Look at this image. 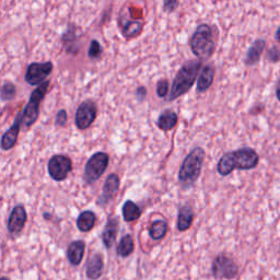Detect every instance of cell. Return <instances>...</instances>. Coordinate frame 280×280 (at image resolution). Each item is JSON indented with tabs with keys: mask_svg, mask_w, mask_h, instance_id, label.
Wrapping results in <instances>:
<instances>
[{
	"mask_svg": "<svg viewBox=\"0 0 280 280\" xmlns=\"http://www.w3.org/2000/svg\"><path fill=\"white\" fill-rule=\"evenodd\" d=\"M260 157L252 148L244 147L241 149L227 152L223 154L218 162L217 170L218 173L222 176L229 175L232 171L239 170H251L259 166Z\"/></svg>",
	"mask_w": 280,
	"mask_h": 280,
	"instance_id": "1",
	"label": "cell"
},
{
	"mask_svg": "<svg viewBox=\"0 0 280 280\" xmlns=\"http://www.w3.org/2000/svg\"><path fill=\"white\" fill-rule=\"evenodd\" d=\"M200 67L201 63L199 60H191L178 70L173 80L168 101H174L191 90L196 81Z\"/></svg>",
	"mask_w": 280,
	"mask_h": 280,
	"instance_id": "2",
	"label": "cell"
},
{
	"mask_svg": "<svg viewBox=\"0 0 280 280\" xmlns=\"http://www.w3.org/2000/svg\"><path fill=\"white\" fill-rule=\"evenodd\" d=\"M215 29L209 25H200L192 35L190 45L193 54L199 59L213 56L217 46Z\"/></svg>",
	"mask_w": 280,
	"mask_h": 280,
	"instance_id": "3",
	"label": "cell"
},
{
	"mask_svg": "<svg viewBox=\"0 0 280 280\" xmlns=\"http://www.w3.org/2000/svg\"><path fill=\"white\" fill-rule=\"evenodd\" d=\"M205 159V151L203 148L196 147L186 155L182 167L178 172V181L183 186H191L200 176L201 169Z\"/></svg>",
	"mask_w": 280,
	"mask_h": 280,
	"instance_id": "4",
	"label": "cell"
},
{
	"mask_svg": "<svg viewBox=\"0 0 280 280\" xmlns=\"http://www.w3.org/2000/svg\"><path fill=\"white\" fill-rule=\"evenodd\" d=\"M49 87L50 81H44L32 92L25 111L22 112V123L25 124V126L31 127L37 121L38 115H40V105Z\"/></svg>",
	"mask_w": 280,
	"mask_h": 280,
	"instance_id": "5",
	"label": "cell"
},
{
	"mask_svg": "<svg viewBox=\"0 0 280 280\" xmlns=\"http://www.w3.org/2000/svg\"><path fill=\"white\" fill-rule=\"evenodd\" d=\"M110 157L105 152H97L85 163L83 178L87 184L96 183L102 176L108 167Z\"/></svg>",
	"mask_w": 280,
	"mask_h": 280,
	"instance_id": "6",
	"label": "cell"
},
{
	"mask_svg": "<svg viewBox=\"0 0 280 280\" xmlns=\"http://www.w3.org/2000/svg\"><path fill=\"white\" fill-rule=\"evenodd\" d=\"M49 173L53 180L57 182L64 181L67 178L68 174L73 170V161L67 155L64 154H56L49 161L48 166Z\"/></svg>",
	"mask_w": 280,
	"mask_h": 280,
	"instance_id": "7",
	"label": "cell"
},
{
	"mask_svg": "<svg viewBox=\"0 0 280 280\" xmlns=\"http://www.w3.org/2000/svg\"><path fill=\"white\" fill-rule=\"evenodd\" d=\"M98 114L97 104L91 100H87L82 102L77 108L75 123L76 126L83 130L89 128L92 123L96 121Z\"/></svg>",
	"mask_w": 280,
	"mask_h": 280,
	"instance_id": "8",
	"label": "cell"
},
{
	"mask_svg": "<svg viewBox=\"0 0 280 280\" xmlns=\"http://www.w3.org/2000/svg\"><path fill=\"white\" fill-rule=\"evenodd\" d=\"M53 64L51 61L48 63H32L27 68L25 75V79L30 85H38L45 81L52 72H53Z\"/></svg>",
	"mask_w": 280,
	"mask_h": 280,
	"instance_id": "9",
	"label": "cell"
},
{
	"mask_svg": "<svg viewBox=\"0 0 280 280\" xmlns=\"http://www.w3.org/2000/svg\"><path fill=\"white\" fill-rule=\"evenodd\" d=\"M238 266L232 259L225 255H218L212 265V273L216 278H233L238 275Z\"/></svg>",
	"mask_w": 280,
	"mask_h": 280,
	"instance_id": "10",
	"label": "cell"
},
{
	"mask_svg": "<svg viewBox=\"0 0 280 280\" xmlns=\"http://www.w3.org/2000/svg\"><path fill=\"white\" fill-rule=\"evenodd\" d=\"M27 219H28V214H27L26 208L22 205L15 206L12 209L7 223V229L8 231H9L10 235L12 236L19 235V233L25 229Z\"/></svg>",
	"mask_w": 280,
	"mask_h": 280,
	"instance_id": "11",
	"label": "cell"
},
{
	"mask_svg": "<svg viewBox=\"0 0 280 280\" xmlns=\"http://www.w3.org/2000/svg\"><path fill=\"white\" fill-rule=\"evenodd\" d=\"M120 184H121V182H120V177L118 174L112 173L108 175L105 180L102 193H101L97 204L99 206L104 207L108 203H110V201L115 197L116 194H118V192L120 190Z\"/></svg>",
	"mask_w": 280,
	"mask_h": 280,
	"instance_id": "12",
	"label": "cell"
},
{
	"mask_svg": "<svg viewBox=\"0 0 280 280\" xmlns=\"http://www.w3.org/2000/svg\"><path fill=\"white\" fill-rule=\"evenodd\" d=\"M21 123H22V113H19L17 118H15L12 126L6 131L2 138V149L3 150H5V151L10 150L15 146V144H17L18 136L20 133Z\"/></svg>",
	"mask_w": 280,
	"mask_h": 280,
	"instance_id": "13",
	"label": "cell"
},
{
	"mask_svg": "<svg viewBox=\"0 0 280 280\" xmlns=\"http://www.w3.org/2000/svg\"><path fill=\"white\" fill-rule=\"evenodd\" d=\"M119 223H120L119 218L114 217V218H110L105 225L102 233V241L106 248H111L115 243V240H116V237H118V232H119V225H120Z\"/></svg>",
	"mask_w": 280,
	"mask_h": 280,
	"instance_id": "14",
	"label": "cell"
},
{
	"mask_svg": "<svg viewBox=\"0 0 280 280\" xmlns=\"http://www.w3.org/2000/svg\"><path fill=\"white\" fill-rule=\"evenodd\" d=\"M84 250H85V243L81 240L74 241L73 243H70L67 248V258L69 263L73 266L80 265L82 262V259L84 256Z\"/></svg>",
	"mask_w": 280,
	"mask_h": 280,
	"instance_id": "15",
	"label": "cell"
},
{
	"mask_svg": "<svg viewBox=\"0 0 280 280\" xmlns=\"http://www.w3.org/2000/svg\"><path fill=\"white\" fill-rule=\"evenodd\" d=\"M103 268H104V262L102 256L100 254L92 255L89 262L87 263V277L91 280H97L99 279L103 274Z\"/></svg>",
	"mask_w": 280,
	"mask_h": 280,
	"instance_id": "16",
	"label": "cell"
},
{
	"mask_svg": "<svg viewBox=\"0 0 280 280\" xmlns=\"http://www.w3.org/2000/svg\"><path fill=\"white\" fill-rule=\"evenodd\" d=\"M214 77H215V69L212 65H207L201 70V73L198 77L197 81V91L199 93L207 91L214 82Z\"/></svg>",
	"mask_w": 280,
	"mask_h": 280,
	"instance_id": "17",
	"label": "cell"
},
{
	"mask_svg": "<svg viewBox=\"0 0 280 280\" xmlns=\"http://www.w3.org/2000/svg\"><path fill=\"white\" fill-rule=\"evenodd\" d=\"M96 222V214L91 212V210H85V212H82L79 217L77 218V228L81 232H89L95 228Z\"/></svg>",
	"mask_w": 280,
	"mask_h": 280,
	"instance_id": "18",
	"label": "cell"
},
{
	"mask_svg": "<svg viewBox=\"0 0 280 280\" xmlns=\"http://www.w3.org/2000/svg\"><path fill=\"white\" fill-rule=\"evenodd\" d=\"M194 220L193 209L190 206H184L178 210L177 216V230L184 232L191 228Z\"/></svg>",
	"mask_w": 280,
	"mask_h": 280,
	"instance_id": "19",
	"label": "cell"
},
{
	"mask_svg": "<svg viewBox=\"0 0 280 280\" xmlns=\"http://www.w3.org/2000/svg\"><path fill=\"white\" fill-rule=\"evenodd\" d=\"M265 46H266V42L264 40L255 41L247 52V55L245 58L246 65L253 66L255 64H258L262 56V53L264 52V50H265Z\"/></svg>",
	"mask_w": 280,
	"mask_h": 280,
	"instance_id": "20",
	"label": "cell"
},
{
	"mask_svg": "<svg viewBox=\"0 0 280 280\" xmlns=\"http://www.w3.org/2000/svg\"><path fill=\"white\" fill-rule=\"evenodd\" d=\"M178 122L177 114L173 111L167 110L160 114L158 119V127L162 130L168 131L173 129Z\"/></svg>",
	"mask_w": 280,
	"mask_h": 280,
	"instance_id": "21",
	"label": "cell"
},
{
	"mask_svg": "<svg viewBox=\"0 0 280 280\" xmlns=\"http://www.w3.org/2000/svg\"><path fill=\"white\" fill-rule=\"evenodd\" d=\"M122 213L124 220L126 222H133L139 219L140 215H142V210H140V208L134 203V201L127 200L125 201V204L123 205Z\"/></svg>",
	"mask_w": 280,
	"mask_h": 280,
	"instance_id": "22",
	"label": "cell"
},
{
	"mask_svg": "<svg viewBox=\"0 0 280 280\" xmlns=\"http://www.w3.org/2000/svg\"><path fill=\"white\" fill-rule=\"evenodd\" d=\"M135 250V243H134V239L131 236L127 235L124 236L120 243L118 245V255L121 256V258H127Z\"/></svg>",
	"mask_w": 280,
	"mask_h": 280,
	"instance_id": "23",
	"label": "cell"
},
{
	"mask_svg": "<svg viewBox=\"0 0 280 280\" xmlns=\"http://www.w3.org/2000/svg\"><path fill=\"white\" fill-rule=\"evenodd\" d=\"M167 231H168V224L166 221L155 220L150 224L149 236L152 240L159 241L166 237Z\"/></svg>",
	"mask_w": 280,
	"mask_h": 280,
	"instance_id": "24",
	"label": "cell"
},
{
	"mask_svg": "<svg viewBox=\"0 0 280 280\" xmlns=\"http://www.w3.org/2000/svg\"><path fill=\"white\" fill-rule=\"evenodd\" d=\"M143 31V25L138 21H128L123 26V33L126 37L137 36Z\"/></svg>",
	"mask_w": 280,
	"mask_h": 280,
	"instance_id": "25",
	"label": "cell"
},
{
	"mask_svg": "<svg viewBox=\"0 0 280 280\" xmlns=\"http://www.w3.org/2000/svg\"><path fill=\"white\" fill-rule=\"evenodd\" d=\"M17 95V89H15V85L11 82H6L2 89H0V98L3 101H10L15 98Z\"/></svg>",
	"mask_w": 280,
	"mask_h": 280,
	"instance_id": "26",
	"label": "cell"
},
{
	"mask_svg": "<svg viewBox=\"0 0 280 280\" xmlns=\"http://www.w3.org/2000/svg\"><path fill=\"white\" fill-rule=\"evenodd\" d=\"M102 52H103V49L102 46H101V44L97 40H93L90 44V48L88 51L89 57L92 59L99 58L101 56V54H102Z\"/></svg>",
	"mask_w": 280,
	"mask_h": 280,
	"instance_id": "27",
	"label": "cell"
},
{
	"mask_svg": "<svg viewBox=\"0 0 280 280\" xmlns=\"http://www.w3.org/2000/svg\"><path fill=\"white\" fill-rule=\"evenodd\" d=\"M169 93V81L166 79H162L158 82L157 85V95L160 98H165Z\"/></svg>",
	"mask_w": 280,
	"mask_h": 280,
	"instance_id": "28",
	"label": "cell"
},
{
	"mask_svg": "<svg viewBox=\"0 0 280 280\" xmlns=\"http://www.w3.org/2000/svg\"><path fill=\"white\" fill-rule=\"evenodd\" d=\"M267 59L270 60L271 63H277V61L280 60V50L276 46L271 48L268 53H267Z\"/></svg>",
	"mask_w": 280,
	"mask_h": 280,
	"instance_id": "29",
	"label": "cell"
},
{
	"mask_svg": "<svg viewBox=\"0 0 280 280\" xmlns=\"http://www.w3.org/2000/svg\"><path fill=\"white\" fill-rule=\"evenodd\" d=\"M180 0H163V9L167 12H172L178 7Z\"/></svg>",
	"mask_w": 280,
	"mask_h": 280,
	"instance_id": "30",
	"label": "cell"
},
{
	"mask_svg": "<svg viewBox=\"0 0 280 280\" xmlns=\"http://www.w3.org/2000/svg\"><path fill=\"white\" fill-rule=\"evenodd\" d=\"M55 122H56V125L58 126H65L67 123V112L65 110L58 111Z\"/></svg>",
	"mask_w": 280,
	"mask_h": 280,
	"instance_id": "31",
	"label": "cell"
},
{
	"mask_svg": "<svg viewBox=\"0 0 280 280\" xmlns=\"http://www.w3.org/2000/svg\"><path fill=\"white\" fill-rule=\"evenodd\" d=\"M146 95H147V90H146V88L140 87V88L137 89V91H136V96L139 98L140 101L144 100V98L146 97Z\"/></svg>",
	"mask_w": 280,
	"mask_h": 280,
	"instance_id": "32",
	"label": "cell"
},
{
	"mask_svg": "<svg viewBox=\"0 0 280 280\" xmlns=\"http://www.w3.org/2000/svg\"><path fill=\"white\" fill-rule=\"evenodd\" d=\"M276 95H277V99L280 101V80L277 84V88H276Z\"/></svg>",
	"mask_w": 280,
	"mask_h": 280,
	"instance_id": "33",
	"label": "cell"
},
{
	"mask_svg": "<svg viewBox=\"0 0 280 280\" xmlns=\"http://www.w3.org/2000/svg\"><path fill=\"white\" fill-rule=\"evenodd\" d=\"M276 40L280 43V28L277 30V32H276Z\"/></svg>",
	"mask_w": 280,
	"mask_h": 280,
	"instance_id": "34",
	"label": "cell"
},
{
	"mask_svg": "<svg viewBox=\"0 0 280 280\" xmlns=\"http://www.w3.org/2000/svg\"><path fill=\"white\" fill-rule=\"evenodd\" d=\"M0 280H10V279L7 278V277H0Z\"/></svg>",
	"mask_w": 280,
	"mask_h": 280,
	"instance_id": "35",
	"label": "cell"
}]
</instances>
